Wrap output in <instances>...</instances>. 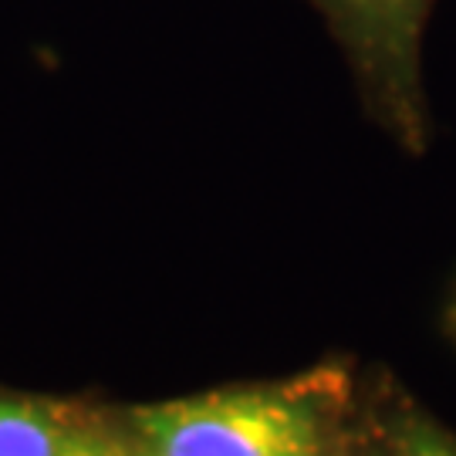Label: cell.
<instances>
[{
  "label": "cell",
  "instance_id": "cell-5",
  "mask_svg": "<svg viewBox=\"0 0 456 456\" xmlns=\"http://www.w3.org/2000/svg\"><path fill=\"white\" fill-rule=\"evenodd\" d=\"M61 456H129V453H126L118 443L102 440L95 433H78V429H71V436H68Z\"/></svg>",
  "mask_w": 456,
  "mask_h": 456
},
{
  "label": "cell",
  "instance_id": "cell-1",
  "mask_svg": "<svg viewBox=\"0 0 456 456\" xmlns=\"http://www.w3.org/2000/svg\"><path fill=\"white\" fill-rule=\"evenodd\" d=\"M146 456H325L318 412L284 392H210L135 412Z\"/></svg>",
  "mask_w": 456,
  "mask_h": 456
},
{
  "label": "cell",
  "instance_id": "cell-4",
  "mask_svg": "<svg viewBox=\"0 0 456 456\" xmlns=\"http://www.w3.org/2000/svg\"><path fill=\"white\" fill-rule=\"evenodd\" d=\"M395 456H456V446L446 436L426 429V426H412L406 429V436L399 440Z\"/></svg>",
  "mask_w": 456,
  "mask_h": 456
},
{
  "label": "cell",
  "instance_id": "cell-3",
  "mask_svg": "<svg viewBox=\"0 0 456 456\" xmlns=\"http://www.w3.org/2000/svg\"><path fill=\"white\" fill-rule=\"evenodd\" d=\"M68 436L71 429L45 406L0 395V456H61Z\"/></svg>",
  "mask_w": 456,
  "mask_h": 456
},
{
  "label": "cell",
  "instance_id": "cell-2",
  "mask_svg": "<svg viewBox=\"0 0 456 456\" xmlns=\"http://www.w3.org/2000/svg\"><path fill=\"white\" fill-rule=\"evenodd\" d=\"M342 51L365 109L409 146L426 132L423 34L436 0H305Z\"/></svg>",
  "mask_w": 456,
  "mask_h": 456
}]
</instances>
